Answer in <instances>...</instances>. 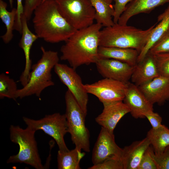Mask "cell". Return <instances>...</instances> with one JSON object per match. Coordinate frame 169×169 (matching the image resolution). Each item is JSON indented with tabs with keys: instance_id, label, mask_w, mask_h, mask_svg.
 <instances>
[{
	"instance_id": "6da1fadb",
	"label": "cell",
	"mask_w": 169,
	"mask_h": 169,
	"mask_svg": "<svg viewBox=\"0 0 169 169\" xmlns=\"http://www.w3.org/2000/svg\"><path fill=\"white\" fill-rule=\"evenodd\" d=\"M101 24L96 23L77 30L60 49L61 60L67 61L76 69L84 65L95 63L99 59Z\"/></svg>"
},
{
	"instance_id": "d6986e66",
	"label": "cell",
	"mask_w": 169,
	"mask_h": 169,
	"mask_svg": "<svg viewBox=\"0 0 169 169\" xmlns=\"http://www.w3.org/2000/svg\"><path fill=\"white\" fill-rule=\"evenodd\" d=\"M169 2V0H133L126 5L118 23L127 24L133 16L141 13H149L156 7Z\"/></svg>"
},
{
	"instance_id": "5b68a950",
	"label": "cell",
	"mask_w": 169,
	"mask_h": 169,
	"mask_svg": "<svg viewBox=\"0 0 169 169\" xmlns=\"http://www.w3.org/2000/svg\"><path fill=\"white\" fill-rule=\"evenodd\" d=\"M9 131L11 141L18 145L19 150L17 154L9 157L7 163H24L36 169H44L35 139L36 131L28 127L23 129L19 126L12 125L10 126Z\"/></svg>"
},
{
	"instance_id": "4316f807",
	"label": "cell",
	"mask_w": 169,
	"mask_h": 169,
	"mask_svg": "<svg viewBox=\"0 0 169 169\" xmlns=\"http://www.w3.org/2000/svg\"><path fill=\"white\" fill-rule=\"evenodd\" d=\"M169 52V27L152 46L148 53L151 55Z\"/></svg>"
},
{
	"instance_id": "f1b7e54d",
	"label": "cell",
	"mask_w": 169,
	"mask_h": 169,
	"mask_svg": "<svg viewBox=\"0 0 169 169\" xmlns=\"http://www.w3.org/2000/svg\"><path fill=\"white\" fill-rule=\"evenodd\" d=\"M153 56L160 75L169 76V52Z\"/></svg>"
},
{
	"instance_id": "30bf717a",
	"label": "cell",
	"mask_w": 169,
	"mask_h": 169,
	"mask_svg": "<svg viewBox=\"0 0 169 169\" xmlns=\"http://www.w3.org/2000/svg\"><path fill=\"white\" fill-rule=\"evenodd\" d=\"M128 83L104 78L84 84V87L88 94L94 95L103 104L123 101Z\"/></svg>"
},
{
	"instance_id": "8d00e7d4",
	"label": "cell",
	"mask_w": 169,
	"mask_h": 169,
	"mask_svg": "<svg viewBox=\"0 0 169 169\" xmlns=\"http://www.w3.org/2000/svg\"><path fill=\"white\" fill-rule=\"evenodd\" d=\"M46 0H43L42 2H44V1H46Z\"/></svg>"
},
{
	"instance_id": "e575fe53",
	"label": "cell",
	"mask_w": 169,
	"mask_h": 169,
	"mask_svg": "<svg viewBox=\"0 0 169 169\" xmlns=\"http://www.w3.org/2000/svg\"><path fill=\"white\" fill-rule=\"evenodd\" d=\"M145 116L149 120L153 129H157L162 125V118L157 113L152 111L146 114Z\"/></svg>"
},
{
	"instance_id": "d6a6232c",
	"label": "cell",
	"mask_w": 169,
	"mask_h": 169,
	"mask_svg": "<svg viewBox=\"0 0 169 169\" xmlns=\"http://www.w3.org/2000/svg\"><path fill=\"white\" fill-rule=\"evenodd\" d=\"M149 147L143 156L138 169H157L156 164L150 154Z\"/></svg>"
},
{
	"instance_id": "5bb4252c",
	"label": "cell",
	"mask_w": 169,
	"mask_h": 169,
	"mask_svg": "<svg viewBox=\"0 0 169 169\" xmlns=\"http://www.w3.org/2000/svg\"><path fill=\"white\" fill-rule=\"evenodd\" d=\"M104 108L101 113L95 118L96 122L111 133L117 124L130 110L123 101L103 104Z\"/></svg>"
},
{
	"instance_id": "7402d4cb",
	"label": "cell",
	"mask_w": 169,
	"mask_h": 169,
	"mask_svg": "<svg viewBox=\"0 0 169 169\" xmlns=\"http://www.w3.org/2000/svg\"><path fill=\"white\" fill-rule=\"evenodd\" d=\"M95 10V20L102 26L109 27L115 24L112 17L115 10L113 0H90Z\"/></svg>"
},
{
	"instance_id": "277c9868",
	"label": "cell",
	"mask_w": 169,
	"mask_h": 169,
	"mask_svg": "<svg viewBox=\"0 0 169 169\" xmlns=\"http://www.w3.org/2000/svg\"><path fill=\"white\" fill-rule=\"evenodd\" d=\"M42 55L38 62L32 65L29 80L27 84L18 89L16 98L22 99L35 95L40 97L45 88L54 85L52 79L51 71L59 63V58L56 51L46 50L43 46Z\"/></svg>"
},
{
	"instance_id": "44dd1931",
	"label": "cell",
	"mask_w": 169,
	"mask_h": 169,
	"mask_svg": "<svg viewBox=\"0 0 169 169\" xmlns=\"http://www.w3.org/2000/svg\"><path fill=\"white\" fill-rule=\"evenodd\" d=\"M159 23L155 26L143 49L140 53L137 63L142 61L152 46L157 41L169 27V4L165 11L157 17Z\"/></svg>"
},
{
	"instance_id": "836d02e7",
	"label": "cell",
	"mask_w": 169,
	"mask_h": 169,
	"mask_svg": "<svg viewBox=\"0 0 169 169\" xmlns=\"http://www.w3.org/2000/svg\"><path fill=\"white\" fill-rule=\"evenodd\" d=\"M22 1L23 0H17V14L14 27V29L20 33L22 31V17L23 12V5Z\"/></svg>"
},
{
	"instance_id": "8fae6325",
	"label": "cell",
	"mask_w": 169,
	"mask_h": 169,
	"mask_svg": "<svg viewBox=\"0 0 169 169\" xmlns=\"http://www.w3.org/2000/svg\"><path fill=\"white\" fill-rule=\"evenodd\" d=\"M122 148L116 144L114 133L101 127L92 153V161L97 165L108 159L120 158Z\"/></svg>"
},
{
	"instance_id": "3957f363",
	"label": "cell",
	"mask_w": 169,
	"mask_h": 169,
	"mask_svg": "<svg viewBox=\"0 0 169 169\" xmlns=\"http://www.w3.org/2000/svg\"><path fill=\"white\" fill-rule=\"evenodd\" d=\"M156 23L146 30L118 23L101 29L99 45L106 47L131 48L140 53L146 44Z\"/></svg>"
},
{
	"instance_id": "d4e9b609",
	"label": "cell",
	"mask_w": 169,
	"mask_h": 169,
	"mask_svg": "<svg viewBox=\"0 0 169 169\" xmlns=\"http://www.w3.org/2000/svg\"><path fill=\"white\" fill-rule=\"evenodd\" d=\"M7 6L5 2L0 0V18L6 28L5 33L1 37L6 44L9 43L13 37V32L14 30L17 14L16 8H13L11 11H9L7 9Z\"/></svg>"
},
{
	"instance_id": "ac0fdd59",
	"label": "cell",
	"mask_w": 169,
	"mask_h": 169,
	"mask_svg": "<svg viewBox=\"0 0 169 169\" xmlns=\"http://www.w3.org/2000/svg\"><path fill=\"white\" fill-rule=\"evenodd\" d=\"M151 145L146 137L122 148L121 159L124 169H138L141 158Z\"/></svg>"
},
{
	"instance_id": "e0dca14e",
	"label": "cell",
	"mask_w": 169,
	"mask_h": 169,
	"mask_svg": "<svg viewBox=\"0 0 169 169\" xmlns=\"http://www.w3.org/2000/svg\"><path fill=\"white\" fill-rule=\"evenodd\" d=\"M159 75L153 55L148 53L142 61L134 66L130 79L139 86Z\"/></svg>"
},
{
	"instance_id": "cb8c5ba5",
	"label": "cell",
	"mask_w": 169,
	"mask_h": 169,
	"mask_svg": "<svg viewBox=\"0 0 169 169\" xmlns=\"http://www.w3.org/2000/svg\"><path fill=\"white\" fill-rule=\"evenodd\" d=\"M84 152L75 148L63 151L59 150L57 154L58 168L59 169H80V162L85 155Z\"/></svg>"
},
{
	"instance_id": "7a4b0ae2",
	"label": "cell",
	"mask_w": 169,
	"mask_h": 169,
	"mask_svg": "<svg viewBox=\"0 0 169 169\" xmlns=\"http://www.w3.org/2000/svg\"><path fill=\"white\" fill-rule=\"evenodd\" d=\"M35 34L46 42L56 43L66 41L77 31L60 13L54 0L42 2L33 12Z\"/></svg>"
},
{
	"instance_id": "8992f818",
	"label": "cell",
	"mask_w": 169,
	"mask_h": 169,
	"mask_svg": "<svg viewBox=\"0 0 169 169\" xmlns=\"http://www.w3.org/2000/svg\"><path fill=\"white\" fill-rule=\"evenodd\" d=\"M66 112L68 133L73 143L77 150L89 152L90 151V133L85 125L86 115L75 98L68 90L65 95Z\"/></svg>"
},
{
	"instance_id": "484cf974",
	"label": "cell",
	"mask_w": 169,
	"mask_h": 169,
	"mask_svg": "<svg viewBox=\"0 0 169 169\" xmlns=\"http://www.w3.org/2000/svg\"><path fill=\"white\" fill-rule=\"evenodd\" d=\"M18 89L14 80L5 74H0V98H4L15 100L16 94Z\"/></svg>"
},
{
	"instance_id": "ba28073f",
	"label": "cell",
	"mask_w": 169,
	"mask_h": 169,
	"mask_svg": "<svg viewBox=\"0 0 169 169\" xmlns=\"http://www.w3.org/2000/svg\"><path fill=\"white\" fill-rule=\"evenodd\" d=\"M23 120L27 127L35 131L42 130L53 138L57 143L59 150L63 151L69 150L64 139L65 135L68 133L65 114L55 113L46 115L38 120L24 117Z\"/></svg>"
},
{
	"instance_id": "d590c367",
	"label": "cell",
	"mask_w": 169,
	"mask_h": 169,
	"mask_svg": "<svg viewBox=\"0 0 169 169\" xmlns=\"http://www.w3.org/2000/svg\"><path fill=\"white\" fill-rule=\"evenodd\" d=\"M9 4L11 8L13 7V0H8Z\"/></svg>"
},
{
	"instance_id": "52a82bcc",
	"label": "cell",
	"mask_w": 169,
	"mask_h": 169,
	"mask_svg": "<svg viewBox=\"0 0 169 169\" xmlns=\"http://www.w3.org/2000/svg\"><path fill=\"white\" fill-rule=\"evenodd\" d=\"M59 10L76 30L94 24L95 10L90 0H54Z\"/></svg>"
},
{
	"instance_id": "4dcf8cb0",
	"label": "cell",
	"mask_w": 169,
	"mask_h": 169,
	"mask_svg": "<svg viewBox=\"0 0 169 169\" xmlns=\"http://www.w3.org/2000/svg\"><path fill=\"white\" fill-rule=\"evenodd\" d=\"M23 15L27 21L30 19L35 9L42 3L43 0H24Z\"/></svg>"
},
{
	"instance_id": "9c48e42d",
	"label": "cell",
	"mask_w": 169,
	"mask_h": 169,
	"mask_svg": "<svg viewBox=\"0 0 169 169\" xmlns=\"http://www.w3.org/2000/svg\"><path fill=\"white\" fill-rule=\"evenodd\" d=\"M54 69L61 82L68 87L86 115L88 93L75 69L67 64L59 63L55 65Z\"/></svg>"
},
{
	"instance_id": "1f68e13d",
	"label": "cell",
	"mask_w": 169,
	"mask_h": 169,
	"mask_svg": "<svg viewBox=\"0 0 169 169\" xmlns=\"http://www.w3.org/2000/svg\"><path fill=\"white\" fill-rule=\"evenodd\" d=\"M113 0L115 2L114 5L115 13L113 21L115 23H117L120 16L125 11L126 5L133 0Z\"/></svg>"
},
{
	"instance_id": "f546056e",
	"label": "cell",
	"mask_w": 169,
	"mask_h": 169,
	"mask_svg": "<svg viewBox=\"0 0 169 169\" xmlns=\"http://www.w3.org/2000/svg\"><path fill=\"white\" fill-rule=\"evenodd\" d=\"M88 169H124L120 158H114L106 160L101 163L93 165Z\"/></svg>"
},
{
	"instance_id": "83f0119b",
	"label": "cell",
	"mask_w": 169,
	"mask_h": 169,
	"mask_svg": "<svg viewBox=\"0 0 169 169\" xmlns=\"http://www.w3.org/2000/svg\"><path fill=\"white\" fill-rule=\"evenodd\" d=\"M149 150L157 169H169V146L160 153H155L150 146Z\"/></svg>"
},
{
	"instance_id": "603a6c76",
	"label": "cell",
	"mask_w": 169,
	"mask_h": 169,
	"mask_svg": "<svg viewBox=\"0 0 169 169\" xmlns=\"http://www.w3.org/2000/svg\"><path fill=\"white\" fill-rule=\"evenodd\" d=\"M155 153L162 152L169 146V129L164 125L156 129L152 128L147 132L146 136Z\"/></svg>"
},
{
	"instance_id": "ffe728a7",
	"label": "cell",
	"mask_w": 169,
	"mask_h": 169,
	"mask_svg": "<svg viewBox=\"0 0 169 169\" xmlns=\"http://www.w3.org/2000/svg\"><path fill=\"white\" fill-rule=\"evenodd\" d=\"M98 54L99 58L114 59L134 66L137 63L139 53L133 49L100 46Z\"/></svg>"
},
{
	"instance_id": "2e32d148",
	"label": "cell",
	"mask_w": 169,
	"mask_h": 169,
	"mask_svg": "<svg viewBox=\"0 0 169 169\" xmlns=\"http://www.w3.org/2000/svg\"><path fill=\"white\" fill-rule=\"evenodd\" d=\"M27 20L23 15L22 17V37L19 46L23 50L25 60L23 71L19 78V81L22 86H24L28 83L30 76L32 68V60L30 58V50L34 42L38 38L28 28Z\"/></svg>"
},
{
	"instance_id": "7c38bea8",
	"label": "cell",
	"mask_w": 169,
	"mask_h": 169,
	"mask_svg": "<svg viewBox=\"0 0 169 169\" xmlns=\"http://www.w3.org/2000/svg\"><path fill=\"white\" fill-rule=\"evenodd\" d=\"M98 72L104 78L128 83L134 66L112 59L99 58L95 63Z\"/></svg>"
},
{
	"instance_id": "9a60e30c",
	"label": "cell",
	"mask_w": 169,
	"mask_h": 169,
	"mask_svg": "<svg viewBox=\"0 0 169 169\" xmlns=\"http://www.w3.org/2000/svg\"><path fill=\"white\" fill-rule=\"evenodd\" d=\"M138 87L153 105L156 103L162 105L169 100V76L160 75Z\"/></svg>"
},
{
	"instance_id": "4fadbf2b",
	"label": "cell",
	"mask_w": 169,
	"mask_h": 169,
	"mask_svg": "<svg viewBox=\"0 0 169 169\" xmlns=\"http://www.w3.org/2000/svg\"><path fill=\"white\" fill-rule=\"evenodd\" d=\"M135 118H143L145 115L153 111V105L147 100L138 87L129 82L123 100Z\"/></svg>"
}]
</instances>
